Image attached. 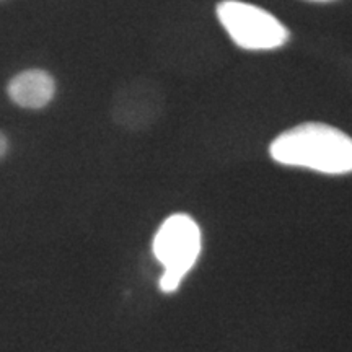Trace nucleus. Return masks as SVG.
<instances>
[{
  "label": "nucleus",
  "mask_w": 352,
  "mask_h": 352,
  "mask_svg": "<svg viewBox=\"0 0 352 352\" xmlns=\"http://www.w3.org/2000/svg\"><path fill=\"white\" fill-rule=\"evenodd\" d=\"M270 155L276 164L318 171L352 173V138L323 122H302L272 140Z\"/></svg>",
  "instance_id": "f257e3e1"
},
{
  "label": "nucleus",
  "mask_w": 352,
  "mask_h": 352,
  "mask_svg": "<svg viewBox=\"0 0 352 352\" xmlns=\"http://www.w3.org/2000/svg\"><path fill=\"white\" fill-rule=\"evenodd\" d=\"M202 236L196 220L188 214H173L162 223L153 239V254L164 264L160 290L173 294L192 270L201 254Z\"/></svg>",
  "instance_id": "f03ea898"
},
{
  "label": "nucleus",
  "mask_w": 352,
  "mask_h": 352,
  "mask_svg": "<svg viewBox=\"0 0 352 352\" xmlns=\"http://www.w3.org/2000/svg\"><path fill=\"white\" fill-rule=\"evenodd\" d=\"M228 36L245 51H272L289 41V30L272 13L241 0H222L215 8Z\"/></svg>",
  "instance_id": "7ed1b4c3"
},
{
  "label": "nucleus",
  "mask_w": 352,
  "mask_h": 352,
  "mask_svg": "<svg viewBox=\"0 0 352 352\" xmlns=\"http://www.w3.org/2000/svg\"><path fill=\"white\" fill-rule=\"evenodd\" d=\"M165 107L162 88L151 78H134L120 87L111 101L113 121L131 131L152 126Z\"/></svg>",
  "instance_id": "20e7f679"
},
{
  "label": "nucleus",
  "mask_w": 352,
  "mask_h": 352,
  "mask_svg": "<svg viewBox=\"0 0 352 352\" xmlns=\"http://www.w3.org/2000/svg\"><path fill=\"white\" fill-rule=\"evenodd\" d=\"M7 94L8 98L16 107L26 109H41L47 107L54 98V77L43 69L23 70L8 82Z\"/></svg>",
  "instance_id": "39448f33"
},
{
  "label": "nucleus",
  "mask_w": 352,
  "mask_h": 352,
  "mask_svg": "<svg viewBox=\"0 0 352 352\" xmlns=\"http://www.w3.org/2000/svg\"><path fill=\"white\" fill-rule=\"evenodd\" d=\"M8 151V140L3 132H0V158H3Z\"/></svg>",
  "instance_id": "423d86ee"
},
{
  "label": "nucleus",
  "mask_w": 352,
  "mask_h": 352,
  "mask_svg": "<svg viewBox=\"0 0 352 352\" xmlns=\"http://www.w3.org/2000/svg\"><path fill=\"white\" fill-rule=\"evenodd\" d=\"M314 2H331V0H314Z\"/></svg>",
  "instance_id": "0eeeda50"
},
{
  "label": "nucleus",
  "mask_w": 352,
  "mask_h": 352,
  "mask_svg": "<svg viewBox=\"0 0 352 352\" xmlns=\"http://www.w3.org/2000/svg\"><path fill=\"white\" fill-rule=\"evenodd\" d=\"M0 2H6V0H0Z\"/></svg>",
  "instance_id": "6e6552de"
}]
</instances>
